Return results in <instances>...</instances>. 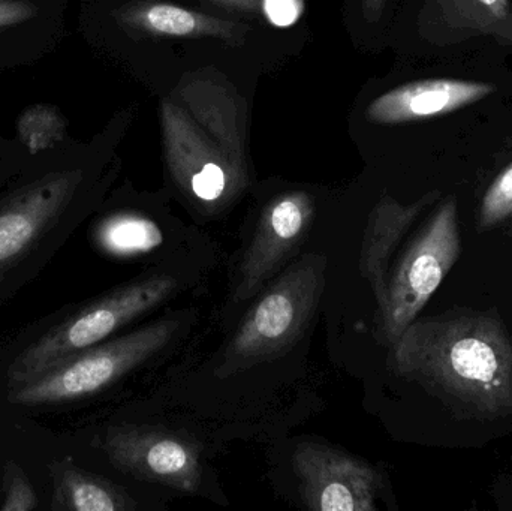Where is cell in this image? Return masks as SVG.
I'll use <instances>...</instances> for the list:
<instances>
[{"label":"cell","mask_w":512,"mask_h":511,"mask_svg":"<svg viewBox=\"0 0 512 511\" xmlns=\"http://www.w3.org/2000/svg\"><path fill=\"white\" fill-rule=\"evenodd\" d=\"M402 377L478 417L512 413V341L489 314L415 320L394 344Z\"/></svg>","instance_id":"cell-1"},{"label":"cell","mask_w":512,"mask_h":511,"mask_svg":"<svg viewBox=\"0 0 512 511\" xmlns=\"http://www.w3.org/2000/svg\"><path fill=\"white\" fill-rule=\"evenodd\" d=\"M53 471V501L51 509L60 511H129L134 500L120 486L60 462Z\"/></svg>","instance_id":"cell-12"},{"label":"cell","mask_w":512,"mask_h":511,"mask_svg":"<svg viewBox=\"0 0 512 511\" xmlns=\"http://www.w3.org/2000/svg\"><path fill=\"white\" fill-rule=\"evenodd\" d=\"M512 221V162L498 174L484 194L478 227L492 230Z\"/></svg>","instance_id":"cell-16"},{"label":"cell","mask_w":512,"mask_h":511,"mask_svg":"<svg viewBox=\"0 0 512 511\" xmlns=\"http://www.w3.org/2000/svg\"><path fill=\"white\" fill-rule=\"evenodd\" d=\"M265 17L277 27H289L303 14V0H262Z\"/></svg>","instance_id":"cell-18"},{"label":"cell","mask_w":512,"mask_h":511,"mask_svg":"<svg viewBox=\"0 0 512 511\" xmlns=\"http://www.w3.org/2000/svg\"><path fill=\"white\" fill-rule=\"evenodd\" d=\"M294 471L307 509L373 511L378 497V471L345 450L304 441L295 447Z\"/></svg>","instance_id":"cell-6"},{"label":"cell","mask_w":512,"mask_h":511,"mask_svg":"<svg viewBox=\"0 0 512 511\" xmlns=\"http://www.w3.org/2000/svg\"><path fill=\"white\" fill-rule=\"evenodd\" d=\"M179 287L170 275L138 279L75 312L24 350L8 369L9 390L35 381L60 363L95 347L144 312L173 296Z\"/></svg>","instance_id":"cell-3"},{"label":"cell","mask_w":512,"mask_h":511,"mask_svg":"<svg viewBox=\"0 0 512 511\" xmlns=\"http://www.w3.org/2000/svg\"><path fill=\"white\" fill-rule=\"evenodd\" d=\"M104 450L114 467L137 479L162 483L185 494L200 489V453L176 435L158 429H110Z\"/></svg>","instance_id":"cell-7"},{"label":"cell","mask_w":512,"mask_h":511,"mask_svg":"<svg viewBox=\"0 0 512 511\" xmlns=\"http://www.w3.org/2000/svg\"><path fill=\"white\" fill-rule=\"evenodd\" d=\"M228 5L236 6V8L246 9V11H254L258 8L259 0H222Z\"/></svg>","instance_id":"cell-20"},{"label":"cell","mask_w":512,"mask_h":511,"mask_svg":"<svg viewBox=\"0 0 512 511\" xmlns=\"http://www.w3.org/2000/svg\"><path fill=\"white\" fill-rule=\"evenodd\" d=\"M179 326L174 318H165L107 344L87 348L35 381L9 390V399L14 404L39 407L95 395L155 356Z\"/></svg>","instance_id":"cell-5"},{"label":"cell","mask_w":512,"mask_h":511,"mask_svg":"<svg viewBox=\"0 0 512 511\" xmlns=\"http://www.w3.org/2000/svg\"><path fill=\"white\" fill-rule=\"evenodd\" d=\"M77 183V174L42 180L0 209V278L53 228Z\"/></svg>","instance_id":"cell-9"},{"label":"cell","mask_w":512,"mask_h":511,"mask_svg":"<svg viewBox=\"0 0 512 511\" xmlns=\"http://www.w3.org/2000/svg\"><path fill=\"white\" fill-rule=\"evenodd\" d=\"M438 198L427 194L411 206H402L393 198H382L370 215L360 254V272L372 285L376 302L381 306L387 293L388 266L394 252L411 230L418 216Z\"/></svg>","instance_id":"cell-11"},{"label":"cell","mask_w":512,"mask_h":511,"mask_svg":"<svg viewBox=\"0 0 512 511\" xmlns=\"http://www.w3.org/2000/svg\"><path fill=\"white\" fill-rule=\"evenodd\" d=\"M439 5L454 27L512 44L511 0H439Z\"/></svg>","instance_id":"cell-13"},{"label":"cell","mask_w":512,"mask_h":511,"mask_svg":"<svg viewBox=\"0 0 512 511\" xmlns=\"http://www.w3.org/2000/svg\"><path fill=\"white\" fill-rule=\"evenodd\" d=\"M138 26L153 35L168 38H189V36L219 35L231 24L215 18L189 11L171 3H150L135 14Z\"/></svg>","instance_id":"cell-14"},{"label":"cell","mask_w":512,"mask_h":511,"mask_svg":"<svg viewBox=\"0 0 512 511\" xmlns=\"http://www.w3.org/2000/svg\"><path fill=\"white\" fill-rule=\"evenodd\" d=\"M96 239L110 254L132 257L159 248L164 242V233L144 216L117 215L99 227Z\"/></svg>","instance_id":"cell-15"},{"label":"cell","mask_w":512,"mask_h":511,"mask_svg":"<svg viewBox=\"0 0 512 511\" xmlns=\"http://www.w3.org/2000/svg\"><path fill=\"white\" fill-rule=\"evenodd\" d=\"M5 503L3 511H30L38 507V498L30 486L29 480L20 468L8 464L5 474Z\"/></svg>","instance_id":"cell-17"},{"label":"cell","mask_w":512,"mask_h":511,"mask_svg":"<svg viewBox=\"0 0 512 511\" xmlns=\"http://www.w3.org/2000/svg\"><path fill=\"white\" fill-rule=\"evenodd\" d=\"M313 213L312 198L304 192L282 195L267 206L240 263L234 302L251 299L276 275L309 230Z\"/></svg>","instance_id":"cell-8"},{"label":"cell","mask_w":512,"mask_h":511,"mask_svg":"<svg viewBox=\"0 0 512 511\" xmlns=\"http://www.w3.org/2000/svg\"><path fill=\"white\" fill-rule=\"evenodd\" d=\"M32 15V9L24 3L0 0V27L20 23Z\"/></svg>","instance_id":"cell-19"},{"label":"cell","mask_w":512,"mask_h":511,"mask_svg":"<svg viewBox=\"0 0 512 511\" xmlns=\"http://www.w3.org/2000/svg\"><path fill=\"white\" fill-rule=\"evenodd\" d=\"M325 269V257L307 254L268 288L228 344L222 374L274 359L304 335L324 293Z\"/></svg>","instance_id":"cell-2"},{"label":"cell","mask_w":512,"mask_h":511,"mask_svg":"<svg viewBox=\"0 0 512 511\" xmlns=\"http://www.w3.org/2000/svg\"><path fill=\"white\" fill-rule=\"evenodd\" d=\"M495 90V84L460 78L412 81L373 99L367 117L378 125L418 122L483 101Z\"/></svg>","instance_id":"cell-10"},{"label":"cell","mask_w":512,"mask_h":511,"mask_svg":"<svg viewBox=\"0 0 512 511\" xmlns=\"http://www.w3.org/2000/svg\"><path fill=\"white\" fill-rule=\"evenodd\" d=\"M405 248L388 272L387 293L379 306L382 333L391 345L417 320L459 260L462 245L456 198L448 197Z\"/></svg>","instance_id":"cell-4"},{"label":"cell","mask_w":512,"mask_h":511,"mask_svg":"<svg viewBox=\"0 0 512 511\" xmlns=\"http://www.w3.org/2000/svg\"><path fill=\"white\" fill-rule=\"evenodd\" d=\"M366 5L369 11L378 14V12L381 11L382 5H384V0H366Z\"/></svg>","instance_id":"cell-21"}]
</instances>
